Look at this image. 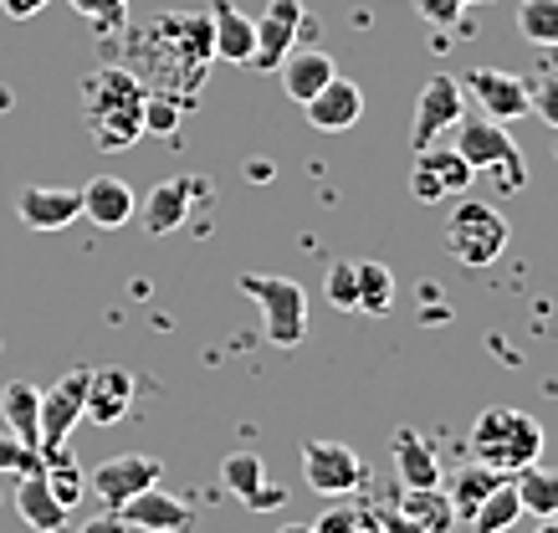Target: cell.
Listing matches in <instances>:
<instances>
[{
	"mask_svg": "<svg viewBox=\"0 0 558 533\" xmlns=\"http://www.w3.org/2000/svg\"><path fill=\"white\" fill-rule=\"evenodd\" d=\"M210 62H216L210 16L205 11H170V16H154L129 32V62L123 68L144 83V93L190 108Z\"/></svg>",
	"mask_w": 558,
	"mask_h": 533,
	"instance_id": "1",
	"label": "cell"
},
{
	"mask_svg": "<svg viewBox=\"0 0 558 533\" xmlns=\"http://www.w3.org/2000/svg\"><path fill=\"white\" fill-rule=\"evenodd\" d=\"M144 104L149 93L129 68H93L83 77V119L102 155H119L144 134Z\"/></svg>",
	"mask_w": 558,
	"mask_h": 533,
	"instance_id": "2",
	"label": "cell"
},
{
	"mask_svg": "<svg viewBox=\"0 0 558 533\" xmlns=\"http://www.w3.org/2000/svg\"><path fill=\"white\" fill-rule=\"evenodd\" d=\"M472 462L502 472V477H518L523 467H533L543 457V426L538 415L518 411V405H492V411L476 415L472 426Z\"/></svg>",
	"mask_w": 558,
	"mask_h": 533,
	"instance_id": "3",
	"label": "cell"
},
{
	"mask_svg": "<svg viewBox=\"0 0 558 533\" xmlns=\"http://www.w3.org/2000/svg\"><path fill=\"white\" fill-rule=\"evenodd\" d=\"M457 155L472 165V174L492 180L497 185V201H508V195H523L527 190V165H523V149H518V138L508 134V123L497 119H476L457 123Z\"/></svg>",
	"mask_w": 558,
	"mask_h": 533,
	"instance_id": "4",
	"label": "cell"
},
{
	"mask_svg": "<svg viewBox=\"0 0 558 533\" xmlns=\"http://www.w3.org/2000/svg\"><path fill=\"white\" fill-rule=\"evenodd\" d=\"M508 241H512V226L492 201H466V195H457L451 221H446V252H451L461 267H492V262L508 252Z\"/></svg>",
	"mask_w": 558,
	"mask_h": 533,
	"instance_id": "5",
	"label": "cell"
},
{
	"mask_svg": "<svg viewBox=\"0 0 558 533\" xmlns=\"http://www.w3.org/2000/svg\"><path fill=\"white\" fill-rule=\"evenodd\" d=\"M241 293L262 303V328L277 349H298L307 339V293L298 277L277 272H241Z\"/></svg>",
	"mask_w": 558,
	"mask_h": 533,
	"instance_id": "6",
	"label": "cell"
},
{
	"mask_svg": "<svg viewBox=\"0 0 558 533\" xmlns=\"http://www.w3.org/2000/svg\"><path fill=\"white\" fill-rule=\"evenodd\" d=\"M303 482L318 498H349L364 487V462L349 441H303Z\"/></svg>",
	"mask_w": 558,
	"mask_h": 533,
	"instance_id": "7",
	"label": "cell"
},
{
	"mask_svg": "<svg viewBox=\"0 0 558 533\" xmlns=\"http://www.w3.org/2000/svg\"><path fill=\"white\" fill-rule=\"evenodd\" d=\"M83 400H87V370H68L51 390H41V441H36V457L68 451V436L83 421Z\"/></svg>",
	"mask_w": 558,
	"mask_h": 533,
	"instance_id": "8",
	"label": "cell"
},
{
	"mask_svg": "<svg viewBox=\"0 0 558 533\" xmlns=\"http://www.w3.org/2000/svg\"><path fill=\"white\" fill-rule=\"evenodd\" d=\"M159 477H165L159 457H144V451H123V457H108V462L93 467L87 487H93V498H98L102 508H113V513H119L123 502L138 498V493H144V487H154Z\"/></svg>",
	"mask_w": 558,
	"mask_h": 533,
	"instance_id": "9",
	"label": "cell"
},
{
	"mask_svg": "<svg viewBox=\"0 0 558 533\" xmlns=\"http://www.w3.org/2000/svg\"><path fill=\"white\" fill-rule=\"evenodd\" d=\"M466 119V87L457 83V77H430V83L421 87V104H415V123H410V144H415V155L421 149H430L446 129H457V123Z\"/></svg>",
	"mask_w": 558,
	"mask_h": 533,
	"instance_id": "10",
	"label": "cell"
},
{
	"mask_svg": "<svg viewBox=\"0 0 558 533\" xmlns=\"http://www.w3.org/2000/svg\"><path fill=\"white\" fill-rule=\"evenodd\" d=\"M256 26V52H252V68L262 72H277V62L303 41V26H307V11L303 0H267V11L252 21Z\"/></svg>",
	"mask_w": 558,
	"mask_h": 533,
	"instance_id": "11",
	"label": "cell"
},
{
	"mask_svg": "<svg viewBox=\"0 0 558 533\" xmlns=\"http://www.w3.org/2000/svg\"><path fill=\"white\" fill-rule=\"evenodd\" d=\"M476 174L472 165L457 155V144L451 149H440V144H430V149H421L415 155V170H410V190H415V201H457V195H466V185H472Z\"/></svg>",
	"mask_w": 558,
	"mask_h": 533,
	"instance_id": "12",
	"label": "cell"
},
{
	"mask_svg": "<svg viewBox=\"0 0 558 533\" xmlns=\"http://www.w3.org/2000/svg\"><path fill=\"white\" fill-rule=\"evenodd\" d=\"M466 93H472L476 104H482V113L497 123H512L523 119V113H533V93H527V77H518V72H497V68H472L466 77Z\"/></svg>",
	"mask_w": 558,
	"mask_h": 533,
	"instance_id": "13",
	"label": "cell"
},
{
	"mask_svg": "<svg viewBox=\"0 0 558 533\" xmlns=\"http://www.w3.org/2000/svg\"><path fill=\"white\" fill-rule=\"evenodd\" d=\"M119 518L129 523V529H138V533H190V529H195V508H190L185 498L165 493L159 482H154V487H144L138 498L123 502Z\"/></svg>",
	"mask_w": 558,
	"mask_h": 533,
	"instance_id": "14",
	"label": "cell"
},
{
	"mask_svg": "<svg viewBox=\"0 0 558 533\" xmlns=\"http://www.w3.org/2000/svg\"><path fill=\"white\" fill-rule=\"evenodd\" d=\"M16 216L32 231H62L83 216V190H62V185H26L16 195Z\"/></svg>",
	"mask_w": 558,
	"mask_h": 533,
	"instance_id": "15",
	"label": "cell"
},
{
	"mask_svg": "<svg viewBox=\"0 0 558 533\" xmlns=\"http://www.w3.org/2000/svg\"><path fill=\"white\" fill-rule=\"evenodd\" d=\"M134 405V375L123 364H102V370H87V400H83V421H98V426H113L123 421Z\"/></svg>",
	"mask_w": 558,
	"mask_h": 533,
	"instance_id": "16",
	"label": "cell"
},
{
	"mask_svg": "<svg viewBox=\"0 0 558 533\" xmlns=\"http://www.w3.org/2000/svg\"><path fill=\"white\" fill-rule=\"evenodd\" d=\"M333 77H339V62L323 52V47H292V52L277 62V83H282V93H288L292 104H307V98L323 93Z\"/></svg>",
	"mask_w": 558,
	"mask_h": 533,
	"instance_id": "17",
	"label": "cell"
},
{
	"mask_svg": "<svg viewBox=\"0 0 558 533\" xmlns=\"http://www.w3.org/2000/svg\"><path fill=\"white\" fill-rule=\"evenodd\" d=\"M303 113H307V123H313L318 134H343V129H354V123L364 119V93H359V83H349V77L339 72L323 93L307 98Z\"/></svg>",
	"mask_w": 558,
	"mask_h": 533,
	"instance_id": "18",
	"label": "cell"
},
{
	"mask_svg": "<svg viewBox=\"0 0 558 533\" xmlns=\"http://www.w3.org/2000/svg\"><path fill=\"white\" fill-rule=\"evenodd\" d=\"M83 216L93 226H102V231L129 226L138 216V195L129 190V180H119V174H98V180L83 185Z\"/></svg>",
	"mask_w": 558,
	"mask_h": 533,
	"instance_id": "19",
	"label": "cell"
},
{
	"mask_svg": "<svg viewBox=\"0 0 558 533\" xmlns=\"http://www.w3.org/2000/svg\"><path fill=\"white\" fill-rule=\"evenodd\" d=\"M389 451H395V472H400V487H440V462L430 436H421L415 426H400L389 436Z\"/></svg>",
	"mask_w": 558,
	"mask_h": 533,
	"instance_id": "20",
	"label": "cell"
},
{
	"mask_svg": "<svg viewBox=\"0 0 558 533\" xmlns=\"http://www.w3.org/2000/svg\"><path fill=\"white\" fill-rule=\"evenodd\" d=\"M210 41H216V57L220 62H236V68H246L256 52V26L246 11H236L231 0H216L210 11Z\"/></svg>",
	"mask_w": 558,
	"mask_h": 533,
	"instance_id": "21",
	"label": "cell"
},
{
	"mask_svg": "<svg viewBox=\"0 0 558 533\" xmlns=\"http://www.w3.org/2000/svg\"><path fill=\"white\" fill-rule=\"evenodd\" d=\"M195 195H205L201 180H165V185H154L149 206L138 210V216H144V231H149V237L174 231V226L190 216V201H195Z\"/></svg>",
	"mask_w": 558,
	"mask_h": 533,
	"instance_id": "22",
	"label": "cell"
},
{
	"mask_svg": "<svg viewBox=\"0 0 558 533\" xmlns=\"http://www.w3.org/2000/svg\"><path fill=\"white\" fill-rule=\"evenodd\" d=\"M16 513L26 518L36 533H62L72 523V508H62V502H57V493L47 487V477H41V472H32V477L16 482Z\"/></svg>",
	"mask_w": 558,
	"mask_h": 533,
	"instance_id": "23",
	"label": "cell"
},
{
	"mask_svg": "<svg viewBox=\"0 0 558 533\" xmlns=\"http://www.w3.org/2000/svg\"><path fill=\"white\" fill-rule=\"evenodd\" d=\"M0 415H5V431L16 436L21 447L36 451V441H41V390L26 385V379H11L0 390Z\"/></svg>",
	"mask_w": 558,
	"mask_h": 533,
	"instance_id": "24",
	"label": "cell"
},
{
	"mask_svg": "<svg viewBox=\"0 0 558 533\" xmlns=\"http://www.w3.org/2000/svg\"><path fill=\"white\" fill-rule=\"evenodd\" d=\"M497 482H502V472H492V467H482V462H466V467H457L451 477H440V487H446V498H451V513H457L461 523H472L476 508L497 493Z\"/></svg>",
	"mask_w": 558,
	"mask_h": 533,
	"instance_id": "25",
	"label": "cell"
},
{
	"mask_svg": "<svg viewBox=\"0 0 558 533\" xmlns=\"http://www.w3.org/2000/svg\"><path fill=\"white\" fill-rule=\"evenodd\" d=\"M395 508H400L410 523H421L425 533H451V529H457V513H451L446 487H400Z\"/></svg>",
	"mask_w": 558,
	"mask_h": 533,
	"instance_id": "26",
	"label": "cell"
},
{
	"mask_svg": "<svg viewBox=\"0 0 558 533\" xmlns=\"http://www.w3.org/2000/svg\"><path fill=\"white\" fill-rule=\"evenodd\" d=\"M512 487H518V502H523V513H533L543 523V518H558V467H523L518 477H512Z\"/></svg>",
	"mask_w": 558,
	"mask_h": 533,
	"instance_id": "27",
	"label": "cell"
},
{
	"mask_svg": "<svg viewBox=\"0 0 558 533\" xmlns=\"http://www.w3.org/2000/svg\"><path fill=\"white\" fill-rule=\"evenodd\" d=\"M518 36L533 52H558V0H523L518 5Z\"/></svg>",
	"mask_w": 558,
	"mask_h": 533,
	"instance_id": "28",
	"label": "cell"
},
{
	"mask_svg": "<svg viewBox=\"0 0 558 533\" xmlns=\"http://www.w3.org/2000/svg\"><path fill=\"white\" fill-rule=\"evenodd\" d=\"M220 482H226V493L236 502H246L252 493L267 487V462H262L256 451H231V457L220 462Z\"/></svg>",
	"mask_w": 558,
	"mask_h": 533,
	"instance_id": "29",
	"label": "cell"
},
{
	"mask_svg": "<svg viewBox=\"0 0 558 533\" xmlns=\"http://www.w3.org/2000/svg\"><path fill=\"white\" fill-rule=\"evenodd\" d=\"M518 518H523L518 487H512V477H502V482H497V493H492V498L472 513V529H476V533H508Z\"/></svg>",
	"mask_w": 558,
	"mask_h": 533,
	"instance_id": "30",
	"label": "cell"
},
{
	"mask_svg": "<svg viewBox=\"0 0 558 533\" xmlns=\"http://www.w3.org/2000/svg\"><path fill=\"white\" fill-rule=\"evenodd\" d=\"M359 272V313H389L395 308V272H389L385 262H354Z\"/></svg>",
	"mask_w": 558,
	"mask_h": 533,
	"instance_id": "31",
	"label": "cell"
},
{
	"mask_svg": "<svg viewBox=\"0 0 558 533\" xmlns=\"http://www.w3.org/2000/svg\"><path fill=\"white\" fill-rule=\"evenodd\" d=\"M41 477H47V487L57 493V502H62V508H77V502H83L87 477H83V467L72 462L68 451H57V457H41Z\"/></svg>",
	"mask_w": 558,
	"mask_h": 533,
	"instance_id": "32",
	"label": "cell"
},
{
	"mask_svg": "<svg viewBox=\"0 0 558 533\" xmlns=\"http://www.w3.org/2000/svg\"><path fill=\"white\" fill-rule=\"evenodd\" d=\"M323 298H328L339 313H359V272H354V262H333V267H328V277H323Z\"/></svg>",
	"mask_w": 558,
	"mask_h": 533,
	"instance_id": "33",
	"label": "cell"
},
{
	"mask_svg": "<svg viewBox=\"0 0 558 533\" xmlns=\"http://www.w3.org/2000/svg\"><path fill=\"white\" fill-rule=\"evenodd\" d=\"M72 11L93 21L98 32H123L129 26V0H72Z\"/></svg>",
	"mask_w": 558,
	"mask_h": 533,
	"instance_id": "34",
	"label": "cell"
},
{
	"mask_svg": "<svg viewBox=\"0 0 558 533\" xmlns=\"http://www.w3.org/2000/svg\"><path fill=\"white\" fill-rule=\"evenodd\" d=\"M359 529H369V518H364V508H354L343 498H328L323 518L313 523V533H359Z\"/></svg>",
	"mask_w": 558,
	"mask_h": 533,
	"instance_id": "35",
	"label": "cell"
},
{
	"mask_svg": "<svg viewBox=\"0 0 558 533\" xmlns=\"http://www.w3.org/2000/svg\"><path fill=\"white\" fill-rule=\"evenodd\" d=\"M0 472H11V477H32L41 472V457L32 447H21L11 431H0Z\"/></svg>",
	"mask_w": 558,
	"mask_h": 533,
	"instance_id": "36",
	"label": "cell"
},
{
	"mask_svg": "<svg viewBox=\"0 0 558 533\" xmlns=\"http://www.w3.org/2000/svg\"><path fill=\"white\" fill-rule=\"evenodd\" d=\"M472 5H492V0H415V11L430 26H457L461 11H472Z\"/></svg>",
	"mask_w": 558,
	"mask_h": 533,
	"instance_id": "37",
	"label": "cell"
},
{
	"mask_svg": "<svg viewBox=\"0 0 558 533\" xmlns=\"http://www.w3.org/2000/svg\"><path fill=\"white\" fill-rule=\"evenodd\" d=\"M527 93H533V113L558 134V77H527Z\"/></svg>",
	"mask_w": 558,
	"mask_h": 533,
	"instance_id": "38",
	"label": "cell"
},
{
	"mask_svg": "<svg viewBox=\"0 0 558 533\" xmlns=\"http://www.w3.org/2000/svg\"><path fill=\"white\" fill-rule=\"evenodd\" d=\"M180 113H185L180 104L149 93V104H144V134H174V129H180Z\"/></svg>",
	"mask_w": 558,
	"mask_h": 533,
	"instance_id": "39",
	"label": "cell"
},
{
	"mask_svg": "<svg viewBox=\"0 0 558 533\" xmlns=\"http://www.w3.org/2000/svg\"><path fill=\"white\" fill-rule=\"evenodd\" d=\"M364 518H369L379 533H425L421 523H410V518L400 513L395 502H374V508H364Z\"/></svg>",
	"mask_w": 558,
	"mask_h": 533,
	"instance_id": "40",
	"label": "cell"
},
{
	"mask_svg": "<svg viewBox=\"0 0 558 533\" xmlns=\"http://www.w3.org/2000/svg\"><path fill=\"white\" fill-rule=\"evenodd\" d=\"M282 502H288V493H282V487H262V493H252V498L241 502V508H252V513H271V508H282Z\"/></svg>",
	"mask_w": 558,
	"mask_h": 533,
	"instance_id": "41",
	"label": "cell"
},
{
	"mask_svg": "<svg viewBox=\"0 0 558 533\" xmlns=\"http://www.w3.org/2000/svg\"><path fill=\"white\" fill-rule=\"evenodd\" d=\"M47 5L51 0H0V11H5L11 21H32V16H41Z\"/></svg>",
	"mask_w": 558,
	"mask_h": 533,
	"instance_id": "42",
	"label": "cell"
},
{
	"mask_svg": "<svg viewBox=\"0 0 558 533\" xmlns=\"http://www.w3.org/2000/svg\"><path fill=\"white\" fill-rule=\"evenodd\" d=\"M77 533H129V523H123L119 513H113V508H108V513H98V518H87L83 529Z\"/></svg>",
	"mask_w": 558,
	"mask_h": 533,
	"instance_id": "43",
	"label": "cell"
},
{
	"mask_svg": "<svg viewBox=\"0 0 558 533\" xmlns=\"http://www.w3.org/2000/svg\"><path fill=\"white\" fill-rule=\"evenodd\" d=\"M252 174H256V180H267L271 165H267V159H252V165H246V180H252Z\"/></svg>",
	"mask_w": 558,
	"mask_h": 533,
	"instance_id": "44",
	"label": "cell"
},
{
	"mask_svg": "<svg viewBox=\"0 0 558 533\" xmlns=\"http://www.w3.org/2000/svg\"><path fill=\"white\" fill-rule=\"evenodd\" d=\"M277 533H313V523H282Z\"/></svg>",
	"mask_w": 558,
	"mask_h": 533,
	"instance_id": "45",
	"label": "cell"
},
{
	"mask_svg": "<svg viewBox=\"0 0 558 533\" xmlns=\"http://www.w3.org/2000/svg\"><path fill=\"white\" fill-rule=\"evenodd\" d=\"M538 533H558V518H543V523H538Z\"/></svg>",
	"mask_w": 558,
	"mask_h": 533,
	"instance_id": "46",
	"label": "cell"
},
{
	"mask_svg": "<svg viewBox=\"0 0 558 533\" xmlns=\"http://www.w3.org/2000/svg\"><path fill=\"white\" fill-rule=\"evenodd\" d=\"M134 533H138V529H134Z\"/></svg>",
	"mask_w": 558,
	"mask_h": 533,
	"instance_id": "47",
	"label": "cell"
}]
</instances>
